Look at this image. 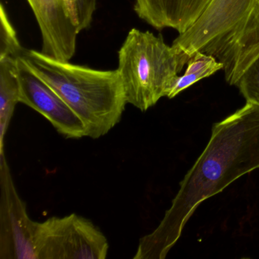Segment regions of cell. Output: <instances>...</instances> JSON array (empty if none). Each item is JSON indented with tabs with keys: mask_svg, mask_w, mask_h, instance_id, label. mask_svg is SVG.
Instances as JSON below:
<instances>
[{
	"mask_svg": "<svg viewBox=\"0 0 259 259\" xmlns=\"http://www.w3.org/2000/svg\"><path fill=\"white\" fill-rule=\"evenodd\" d=\"M259 169V103L245 105L212 127L211 136L158 227L141 239L134 258L163 259L198 206Z\"/></svg>",
	"mask_w": 259,
	"mask_h": 259,
	"instance_id": "6da1fadb",
	"label": "cell"
},
{
	"mask_svg": "<svg viewBox=\"0 0 259 259\" xmlns=\"http://www.w3.org/2000/svg\"><path fill=\"white\" fill-rule=\"evenodd\" d=\"M22 60L79 117L86 137L105 136L122 119L128 103L116 70H98L25 49Z\"/></svg>",
	"mask_w": 259,
	"mask_h": 259,
	"instance_id": "7a4b0ae2",
	"label": "cell"
},
{
	"mask_svg": "<svg viewBox=\"0 0 259 259\" xmlns=\"http://www.w3.org/2000/svg\"><path fill=\"white\" fill-rule=\"evenodd\" d=\"M172 46L190 57L213 56L224 66L227 82L236 86L259 59V0H211Z\"/></svg>",
	"mask_w": 259,
	"mask_h": 259,
	"instance_id": "3957f363",
	"label": "cell"
},
{
	"mask_svg": "<svg viewBox=\"0 0 259 259\" xmlns=\"http://www.w3.org/2000/svg\"><path fill=\"white\" fill-rule=\"evenodd\" d=\"M118 55L127 103L142 112L169 95L191 58L166 45L161 35L136 28L130 30Z\"/></svg>",
	"mask_w": 259,
	"mask_h": 259,
	"instance_id": "277c9868",
	"label": "cell"
},
{
	"mask_svg": "<svg viewBox=\"0 0 259 259\" xmlns=\"http://www.w3.org/2000/svg\"><path fill=\"white\" fill-rule=\"evenodd\" d=\"M36 259H104L109 250L104 233L76 213L35 222Z\"/></svg>",
	"mask_w": 259,
	"mask_h": 259,
	"instance_id": "5b68a950",
	"label": "cell"
},
{
	"mask_svg": "<svg viewBox=\"0 0 259 259\" xmlns=\"http://www.w3.org/2000/svg\"><path fill=\"white\" fill-rule=\"evenodd\" d=\"M19 196L5 154H1V258L36 259L34 227Z\"/></svg>",
	"mask_w": 259,
	"mask_h": 259,
	"instance_id": "8992f818",
	"label": "cell"
},
{
	"mask_svg": "<svg viewBox=\"0 0 259 259\" xmlns=\"http://www.w3.org/2000/svg\"><path fill=\"white\" fill-rule=\"evenodd\" d=\"M17 64L20 103L45 116L66 139L86 137L84 124L61 97L36 75L22 57L18 58Z\"/></svg>",
	"mask_w": 259,
	"mask_h": 259,
	"instance_id": "52a82bcc",
	"label": "cell"
},
{
	"mask_svg": "<svg viewBox=\"0 0 259 259\" xmlns=\"http://www.w3.org/2000/svg\"><path fill=\"white\" fill-rule=\"evenodd\" d=\"M42 37L41 52L69 61L76 51V27L66 13L63 0H27Z\"/></svg>",
	"mask_w": 259,
	"mask_h": 259,
	"instance_id": "ba28073f",
	"label": "cell"
},
{
	"mask_svg": "<svg viewBox=\"0 0 259 259\" xmlns=\"http://www.w3.org/2000/svg\"><path fill=\"white\" fill-rule=\"evenodd\" d=\"M211 0H136L137 16L157 30L171 28L186 32Z\"/></svg>",
	"mask_w": 259,
	"mask_h": 259,
	"instance_id": "9c48e42d",
	"label": "cell"
},
{
	"mask_svg": "<svg viewBox=\"0 0 259 259\" xmlns=\"http://www.w3.org/2000/svg\"><path fill=\"white\" fill-rule=\"evenodd\" d=\"M18 59L0 58V146L4 152V139L16 105L20 103Z\"/></svg>",
	"mask_w": 259,
	"mask_h": 259,
	"instance_id": "30bf717a",
	"label": "cell"
},
{
	"mask_svg": "<svg viewBox=\"0 0 259 259\" xmlns=\"http://www.w3.org/2000/svg\"><path fill=\"white\" fill-rule=\"evenodd\" d=\"M224 66L213 56L197 52L191 57L187 63L186 72L177 78L175 85L169 92L167 98H175L183 91L205 78L211 76L213 74L221 70Z\"/></svg>",
	"mask_w": 259,
	"mask_h": 259,
	"instance_id": "8fae6325",
	"label": "cell"
},
{
	"mask_svg": "<svg viewBox=\"0 0 259 259\" xmlns=\"http://www.w3.org/2000/svg\"><path fill=\"white\" fill-rule=\"evenodd\" d=\"M0 58L10 57L18 59L22 57L25 48L21 45L3 4L0 8Z\"/></svg>",
	"mask_w": 259,
	"mask_h": 259,
	"instance_id": "7c38bea8",
	"label": "cell"
},
{
	"mask_svg": "<svg viewBox=\"0 0 259 259\" xmlns=\"http://www.w3.org/2000/svg\"><path fill=\"white\" fill-rule=\"evenodd\" d=\"M66 13L78 32L90 27L97 0H63Z\"/></svg>",
	"mask_w": 259,
	"mask_h": 259,
	"instance_id": "4fadbf2b",
	"label": "cell"
},
{
	"mask_svg": "<svg viewBox=\"0 0 259 259\" xmlns=\"http://www.w3.org/2000/svg\"><path fill=\"white\" fill-rule=\"evenodd\" d=\"M246 101L259 103V59L236 84Z\"/></svg>",
	"mask_w": 259,
	"mask_h": 259,
	"instance_id": "5bb4252c",
	"label": "cell"
}]
</instances>
